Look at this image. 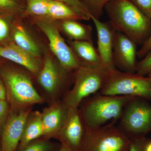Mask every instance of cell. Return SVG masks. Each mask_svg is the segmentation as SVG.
Listing matches in <instances>:
<instances>
[{
  "label": "cell",
  "mask_w": 151,
  "mask_h": 151,
  "mask_svg": "<svg viewBox=\"0 0 151 151\" xmlns=\"http://www.w3.org/2000/svg\"><path fill=\"white\" fill-rule=\"evenodd\" d=\"M0 58L21 65L34 74L38 75L42 67L37 58L24 51L14 42L0 43Z\"/></svg>",
  "instance_id": "15"
},
{
  "label": "cell",
  "mask_w": 151,
  "mask_h": 151,
  "mask_svg": "<svg viewBox=\"0 0 151 151\" xmlns=\"http://www.w3.org/2000/svg\"><path fill=\"white\" fill-rule=\"evenodd\" d=\"M2 61L0 60V67H1V65H2Z\"/></svg>",
  "instance_id": "36"
},
{
  "label": "cell",
  "mask_w": 151,
  "mask_h": 151,
  "mask_svg": "<svg viewBox=\"0 0 151 151\" xmlns=\"http://www.w3.org/2000/svg\"><path fill=\"white\" fill-rule=\"evenodd\" d=\"M69 46L81 61L82 65H103L97 49L93 42L83 40H68Z\"/></svg>",
  "instance_id": "16"
},
{
  "label": "cell",
  "mask_w": 151,
  "mask_h": 151,
  "mask_svg": "<svg viewBox=\"0 0 151 151\" xmlns=\"http://www.w3.org/2000/svg\"><path fill=\"white\" fill-rule=\"evenodd\" d=\"M0 99L6 100V92L2 79L0 76Z\"/></svg>",
  "instance_id": "32"
},
{
  "label": "cell",
  "mask_w": 151,
  "mask_h": 151,
  "mask_svg": "<svg viewBox=\"0 0 151 151\" xmlns=\"http://www.w3.org/2000/svg\"><path fill=\"white\" fill-rule=\"evenodd\" d=\"M58 151H70L69 150H68L67 149H66V148L65 147H63V146L61 145V147H60V148L59 149V150H58Z\"/></svg>",
  "instance_id": "34"
},
{
  "label": "cell",
  "mask_w": 151,
  "mask_h": 151,
  "mask_svg": "<svg viewBox=\"0 0 151 151\" xmlns=\"http://www.w3.org/2000/svg\"><path fill=\"white\" fill-rule=\"evenodd\" d=\"M140 11L151 19V0H129Z\"/></svg>",
  "instance_id": "27"
},
{
  "label": "cell",
  "mask_w": 151,
  "mask_h": 151,
  "mask_svg": "<svg viewBox=\"0 0 151 151\" xmlns=\"http://www.w3.org/2000/svg\"><path fill=\"white\" fill-rule=\"evenodd\" d=\"M97 36V52L103 66L107 70L116 68L113 61V52L114 34L116 30L110 23L103 22L91 16Z\"/></svg>",
  "instance_id": "14"
},
{
  "label": "cell",
  "mask_w": 151,
  "mask_h": 151,
  "mask_svg": "<svg viewBox=\"0 0 151 151\" xmlns=\"http://www.w3.org/2000/svg\"><path fill=\"white\" fill-rule=\"evenodd\" d=\"M151 50V34L139 51L137 52V57L141 59L145 56L147 53Z\"/></svg>",
  "instance_id": "31"
},
{
  "label": "cell",
  "mask_w": 151,
  "mask_h": 151,
  "mask_svg": "<svg viewBox=\"0 0 151 151\" xmlns=\"http://www.w3.org/2000/svg\"><path fill=\"white\" fill-rule=\"evenodd\" d=\"M112 121L96 129H86L83 151H129L131 140Z\"/></svg>",
  "instance_id": "7"
},
{
  "label": "cell",
  "mask_w": 151,
  "mask_h": 151,
  "mask_svg": "<svg viewBox=\"0 0 151 151\" xmlns=\"http://www.w3.org/2000/svg\"><path fill=\"white\" fill-rule=\"evenodd\" d=\"M0 151H1V145H0Z\"/></svg>",
  "instance_id": "37"
},
{
  "label": "cell",
  "mask_w": 151,
  "mask_h": 151,
  "mask_svg": "<svg viewBox=\"0 0 151 151\" xmlns=\"http://www.w3.org/2000/svg\"><path fill=\"white\" fill-rule=\"evenodd\" d=\"M32 108L19 112L11 111L1 129V151H16L21 139L26 120Z\"/></svg>",
  "instance_id": "12"
},
{
  "label": "cell",
  "mask_w": 151,
  "mask_h": 151,
  "mask_svg": "<svg viewBox=\"0 0 151 151\" xmlns=\"http://www.w3.org/2000/svg\"><path fill=\"white\" fill-rule=\"evenodd\" d=\"M86 132L80 109L69 108L65 123L55 139L70 151H83Z\"/></svg>",
  "instance_id": "10"
},
{
  "label": "cell",
  "mask_w": 151,
  "mask_h": 151,
  "mask_svg": "<svg viewBox=\"0 0 151 151\" xmlns=\"http://www.w3.org/2000/svg\"><path fill=\"white\" fill-rule=\"evenodd\" d=\"M136 44L127 36L115 31L113 41V58L115 67L119 70L136 73L137 61Z\"/></svg>",
  "instance_id": "11"
},
{
  "label": "cell",
  "mask_w": 151,
  "mask_h": 151,
  "mask_svg": "<svg viewBox=\"0 0 151 151\" xmlns=\"http://www.w3.org/2000/svg\"><path fill=\"white\" fill-rule=\"evenodd\" d=\"M0 76L5 86L6 100L12 105V111H26L34 105L46 102L24 71L12 67H3L0 68Z\"/></svg>",
  "instance_id": "2"
},
{
  "label": "cell",
  "mask_w": 151,
  "mask_h": 151,
  "mask_svg": "<svg viewBox=\"0 0 151 151\" xmlns=\"http://www.w3.org/2000/svg\"><path fill=\"white\" fill-rule=\"evenodd\" d=\"M136 73L146 76L151 73V50L142 58V60L137 62Z\"/></svg>",
  "instance_id": "25"
},
{
  "label": "cell",
  "mask_w": 151,
  "mask_h": 151,
  "mask_svg": "<svg viewBox=\"0 0 151 151\" xmlns=\"http://www.w3.org/2000/svg\"><path fill=\"white\" fill-rule=\"evenodd\" d=\"M100 93L110 96L142 97L151 102V81L138 73L124 72L116 68L107 70Z\"/></svg>",
  "instance_id": "4"
},
{
  "label": "cell",
  "mask_w": 151,
  "mask_h": 151,
  "mask_svg": "<svg viewBox=\"0 0 151 151\" xmlns=\"http://www.w3.org/2000/svg\"><path fill=\"white\" fill-rule=\"evenodd\" d=\"M148 77H149V78H150V81H151V74H149V75H147Z\"/></svg>",
  "instance_id": "35"
},
{
  "label": "cell",
  "mask_w": 151,
  "mask_h": 151,
  "mask_svg": "<svg viewBox=\"0 0 151 151\" xmlns=\"http://www.w3.org/2000/svg\"><path fill=\"white\" fill-rule=\"evenodd\" d=\"M43 136L41 112L32 111L26 120L18 147L23 146L33 140L42 137Z\"/></svg>",
  "instance_id": "17"
},
{
  "label": "cell",
  "mask_w": 151,
  "mask_h": 151,
  "mask_svg": "<svg viewBox=\"0 0 151 151\" xmlns=\"http://www.w3.org/2000/svg\"><path fill=\"white\" fill-rule=\"evenodd\" d=\"M9 34V27L7 22L0 16V43L6 41Z\"/></svg>",
  "instance_id": "30"
},
{
  "label": "cell",
  "mask_w": 151,
  "mask_h": 151,
  "mask_svg": "<svg viewBox=\"0 0 151 151\" xmlns=\"http://www.w3.org/2000/svg\"><path fill=\"white\" fill-rule=\"evenodd\" d=\"M23 12L21 6L16 0H0V14L11 17Z\"/></svg>",
  "instance_id": "24"
},
{
  "label": "cell",
  "mask_w": 151,
  "mask_h": 151,
  "mask_svg": "<svg viewBox=\"0 0 151 151\" xmlns=\"http://www.w3.org/2000/svg\"><path fill=\"white\" fill-rule=\"evenodd\" d=\"M65 3L73 8L79 13L89 18L90 19L91 14L89 13L86 6L84 5L81 0H55Z\"/></svg>",
  "instance_id": "26"
},
{
  "label": "cell",
  "mask_w": 151,
  "mask_h": 151,
  "mask_svg": "<svg viewBox=\"0 0 151 151\" xmlns=\"http://www.w3.org/2000/svg\"><path fill=\"white\" fill-rule=\"evenodd\" d=\"M119 128L130 140L145 137L151 131V103L150 101L134 97L124 106Z\"/></svg>",
  "instance_id": "6"
},
{
  "label": "cell",
  "mask_w": 151,
  "mask_h": 151,
  "mask_svg": "<svg viewBox=\"0 0 151 151\" xmlns=\"http://www.w3.org/2000/svg\"><path fill=\"white\" fill-rule=\"evenodd\" d=\"M149 139L146 137L131 140L129 151H146V145Z\"/></svg>",
  "instance_id": "28"
},
{
  "label": "cell",
  "mask_w": 151,
  "mask_h": 151,
  "mask_svg": "<svg viewBox=\"0 0 151 151\" xmlns=\"http://www.w3.org/2000/svg\"><path fill=\"white\" fill-rule=\"evenodd\" d=\"M110 23L136 44L143 45L151 34V19L129 0H111L105 6Z\"/></svg>",
  "instance_id": "1"
},
{
  "label": "cell",
  "mask_w": 151,
  "mask_h": 151,
  "mask_svg": "<svg viewBox=\"0 0 151 151\" xmlns=\"http://www.w3.org/2000/svg\"><path fill=\"white\" fill-rule=\"evenodd\" d=\"M61 146L60 143L54 142L50 139L41 137L18 147L16 151H58Z\"/></svg>",
  "instance_id": "21"
},
{
  "label": "cell",
  "mask_w": 151,
  "mask_h": 151,
  "mask_svg": "<svg viewBox=\"0 0 151 151\" xmlns=\"http://www.w3.org/2000/svg\"><path fill=\"white\" fill-rule=\"evenodd\" d=\"M133 97L110 96L96 93L92 97L84 99L86 100L81 103L83 104L80 109L86 129L99 128L110 120L118 122L125 105Z\"/></svg>",
  "instance_id": "3"
},
{
  "label": "cell",
  "mask_w": 151,
  "mask_h": 151,
  "mask_svg": "<svg viewBox=\"0 0 151 151\" xmlns=\"http://www.w3.org/2000/svg\"><path fill=\"white\" fill-rule=\"evenodd\" d=\"M34 22L47 37L50 49L62 68L73 72L82 65L73 50L60 35L58 27L52 21L39 17L35 19Z\"/></svg>",
  "instance_id": "8"
},
{
  "label": "cell",
  "mask_w": 151,
  "mask_h": 151,
  "mask_svg": "<svg viewBox=\"0 0 151 151\" xmlns=\"http://www.w3.org/2000/svg\"><path fill=\"white\" fill-rule=\"evenodd\" d=\"M107 71L103 65H80L73 71V86L63 95V102L69 108H78L84 99L100 91Z\"/></svg>",
  "instance_id": "5"
},
{
  "label": "cell",
  "mask_w": 151,
  "mask_h": 151,
  "mask_svg": "<svg viewBox=\"0 0 151 151\" xmlns=\"http://www.w3.org/2000/svg\"><path fill=\"white\" fill-rule=\"evenodd\" d=\"M7 100L0 99V127H3L10 113Z\"/></svg>",
  "instance_id": "29"
},
{
  "label": "cell",
  "mask_w": 151,
  "mask_h": 151,
  "mask_svg": "<svg viewBox=\"0 0 151 151\" xmlns=\"http://www.w3.org/2000/svg\"><path fill=\"white\" fill-rule=\"evenodd\" d=\"M89 13L95 18L99 19L103 14V9L111 0H81Z\"/></svg>",
  "instance_id": "23"
},
{
  "label": "cell",
  "mask_w": 151,
  "mask_h": 151,
  "mask_svg": "<svg viewBox=\"0 0 151 151\" xmlns=\"http://www.w3.org/2000/svg\"><path fill=\"white\" fill-rule=\"evenodd\" d=\"M69 108L63 100H58L44 108L41 112L42 137L55 139L65 123Z\"/></svg>",
  "instance_id": "13"
},
{
  "label": "cell",
  "mask_w": 151,
  "mask_h": 151,
  "mask_svg": "<svg viewBox=\"0 0 151 151\" xmlns=\"http://www.w3.org/2000/svg\"><path fill=\"white\" fill-rule=\"evenodd\" d=\"M60 27L71 40H83L93 42L92 28L90 25L82 24L76 20L61 21Z\"/></svg>",
  "instance_id": "19"
},
{
  "label": "cell",
  "mask_w": 151,
  "mask_h": 151,
  "mask_svg": "<svg viewBox=\"0 0 151 151\" xmlns=\"http://www.w3.org/2000/svg\"><path fill=\"white\" fill-rule=\"evenodd\" d=\"M72 71L58 68L50 58L46 57L40 72L38 81L44 91L45 99L51 103L60 100L63 94L69 76Z\"/></svg>",
  "instance_id": "9"
},
{
  "label": "cell",
  "mask_w": 151,
  "mask_h": 151,
  "mask_svg": "<svg viewBox=\"0 0 151 151\" xmlns=\"http://www.w3.org/2000/svg\"><path fill=\"white\" fill-rule=\"evenodd\" d=\"M146 151H151V139H149L146 145Z\"/></svg>",
  "instance_id": "33"
},
{
  "label": "cell",
  "mask_w": 151,
  "mask_h": 151,
  "mask_svg": "<svg viewBox=\"0 0 151 151\" xmlns=\"http://www.w3.org/2000/svg\"><path fill=\"white\" fill-rule=\"evenodd\" d=\"M14 42L24 51L35 57L40 55V51L37 45L24 30L15 26L13 30Z\"/></svg>",
  "instance_id": "20"
},
{
  "label": "cell",
  "mask_w": 151,
  "mask_h": 151,
  "mask_svg": "<svg viewBox=\"0 0 151 151\" xmlns=\"http://www.w3.org/2000/svg\"><path fill=\"white\" fill-rule=\"evenodd\" d=\"M47 17L53 19L61 21L89 20L90 19L79 13L65 3L55 0H50Z\"/></svg>",
  "instance_id": "18"
},
{
  "label": "cell",
  "mask_w": 151,
  "mask_h": 151,
  "mask_svg": "<svg viewBox=\"0 0 151 151\" xmlns=\"http://www.w3.org/2000/svg\"><path fill=\"white\" fill-rule=\"evenodd\" d=\"M50 0H27L25 13L28 14L44 17H47Z\"/></svg>",
  "instance_id": "22"
}]
</instances>
